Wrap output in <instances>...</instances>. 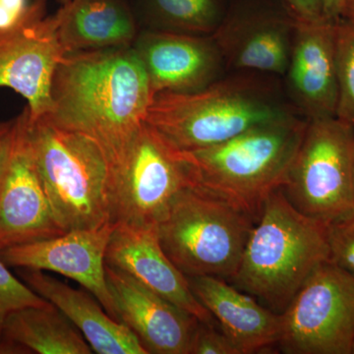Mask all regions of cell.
Segmentation results:
<instances>
[{
  "mask_svg": "<svg viewBox=\"0 0 354 354\" xmlns=\"http://www.w3.org/2000/svg\"><path fill=\"white\" fill-rule=\"evenodd\" d=\"M111 223L157 228L176 195L196 184L181 151L144 123L111 165Z\"/></svg>",
  "mask_w": 354,
  "mask_h": 354,
  "instance_id": "cell-7",
  "label": "cell"
},
{
  "mask_svg": "<svg viewBox=\"0 0 354 354\" xmlns=\"http://www.w3.org/2000/svg\"><path fill=\"white\" fill-rule=\"evenodd\" d=\"M308 120L290 116L259 125L218 145L181 151L195 183L259 218L266 200L283 188Z\"/></svg>",
  "mask_w": 354,
  "mask_h": 354,
  "instance_id": "cell-4",
  "label": "cell"
},
{
  "mask_svg": "<svg viewBox=\"0 0 354 354\" xmlns=\"http://www.w3.org/2000/svg\"><path fill=\"white\" fill-rule=\"evenodd\" d=\"M191 290L241 354L259 353L278 344L281 315L255 297L215 277H189Z\"/></svg>",
  "mask_w": 354,
  "mask_h": 354,
  "instance_id": "cell-18",
  "label": "cell"
},
{
  "mask_svg": "<svg viewBox=\"0 0 354 354\" xmlns=\"http://www.w3.org/2000/svg\"><path fill=\"white\" fill-rule=\"evenodd\" d=\"M354 127L337 118L308 120L283 193L304 215L324 223L354 209Z\"/></svg>",
  "mask_w": 354,
  "mask_h": 354,
  "instance_id": "cell-8",
  "label": "cell"
},
{
  "mask_svg": "<svg viewBox=\"0 0 354 354\" xmlns=\"http://www.w3.org/2000/svg\"><path fill=\"white\" fill-rule=\"evenodd\" d=\"M27 133L39 176L62 230L67 232L111 223V165L99 144L53 124L46 116L31 120L29 111Z\"/></svg>",
  "mask_w": 354,
  "mask_h": 354,
  "instance_id": "cell-5",
  "label": "cell"
},
{
  "mask_svg": "<svg viewBox=\"0 0 354 354\" xmlns=\"http://www.w3.org/2000/svg\"><path fill=\"white\" fill-rule=\"evenodd\" d=\"M32 0H0V31L17 24L29 10Z\"/></svg>",
  "mask_w": 354,
  "mask_h": 354,
  "instance_id": "cell-27",
  "label": "cell"
},
{
  "mask_svg": "<svg viewBox=\"0 0 354 354\" xmlns=\"http://www.w3.org/2000/svg\"><path fill=\"white\" fill-rule=\"evenodd\" d=\"M281 315L279 346L290 354H351L354 277L323 263Z\"/></svg>",
  "mask_w": 354,
  "mask_h": 354,
  "instance_id": "cell-9",
  "label": "cell"
},
{
  "mask_svg": "<svg viewBox=\"0 0 354 354\" xmlns=\"http://www.w3.org/2000/svg\"><path fill=\"white\" fill-rule=\"evenodd\" d=\"M153 95L131 46L66 53L51 86L53 124L86 135L113 165L145 123Z\"/></svg>",
  "mask_w": 354,
  "mask_h": 354,
  "instance_id": "cell-1",
  "label": "cell"
},
{
  "mask_svg": "<svg viewBox=\"0 0 354 354\" xmlns=\"http://www.w3.org/2000/svg\"><path fill=\"white\" fill-rule=\"evenodd\" d=\"M106 278L118 321L136 335L147 353L188 354L196 317L106 264Z\"/></svg>",
  "mask_w": 354,
  "mask_h": 354,
  "instance_id": "cell-16",
  "label": "cell"
},
{
  "mask_svg": "<svg viewBox=\"0 0 354 354\" xmlns=\"http://www.w3.org/2000/svg\"><path fill=\"white\" fill-rule=\"evenodd\" d=\"M351 354H354V342H353V349H351Z\"/></svg>",
  "mask_w": 354,
  "mask_h": 354,
  "instance_id": "cell-34",
  "label": "cell"
},
{
  "mask_svg": "<svg viewBox=\"0 0 354 354\" xmlns=\"http://www.w3.org/2000/svg\"><path fill=\"white\" fill-rule=\"evenodd\" d=\"M0 353L91 354L75 326L51 304L16 310L7 317Z\"/></svg>",
  "mask_w": 354,
  "mask_h": 354,
  "instance_id": "cell-21",
  "label": "cell"
},
{
  "mask_svg": "<svg viewBox=\"0 0 354 354\" xmlns=\"http://www.w3.org/2000/svg\"><path fill=\"white\" fill-rule=\"evenodd\" d=\"M337 106L335 118L354 127V22L335 21Z\"/></svg>",
  "mask_w": 354,
  "mask_h": 354,
  "instance_id": "cell-23",
  "label": "cell"
},
{
  "mask_svg": "<svg viewBox=\"0 0 354 354\" xmlns=\"http://www.w3.org/2000/svg\"><path fill=\"white\" fill-rule=\"evenodd\" d=\"M16 118L0 174V251L64 234L37 169L27 133L28 109Z\"/></svg>",
  "mask_w": 354,
  "mask_h": 354,
  "instance_id": "cell-12",
  "label": "cell"
},
{
  "mask_svg": "<svg viewBox=\"0 0 354 354\" xmlns=\"http://www.w3.org/2000/svg\"><path fill=\"white\" fill-rule=\"evenodd\" d=\"M295 115L279 77L227 72L197 92L156 95L145 122L177 150L193 151Z\"/></svg>",
  "mask_w": 354,
  "mask_h": 354,
  "instance_id": "cell-2",
  "label": "cell"
},
{
  "mask_svg": "<svg viewBox=\"0 0 354 354\" xmlns=\"http://www.w3.org/2000/svg\"><path fill=\"white\" fill-rule=\"evenodd\" d=\"M297 22L281 0H230L212 37L227 72L283 78Z\"/></svg>",
  "mask_w": 354,
  "mask_h": 354,
  "instance_id": "cell-11",
  "label": "cell"
},
{
  "mask_svg": "<svg viewBox=\"0 0 354 354\" xmlns=\"http://www.w3.org/2000/svg\"><path fill=\"white\" fill-rule=\"evenodd\" d=\"M16 118L0 122V174L6 165L11 143H12Z\"/></svg>",
  "mask_w": 354,
  "mask_h": 354,
  "instance_id": "cell-29",
  "label": "cell"
},
{
  "mask_svg": "<svg viewBox=\"0 0 354 354\" xmlns=\"http://www.w3.org/2000/svg\"><path fill=\"white\" fill-rule=\"evenodd\" d=\"M215 326L199 321L191 337L188 354H241L230 337Z\"/></svg>",
  "mask_w": 354,
  "mask_h": 354,
  "instance_id": "cell-26",
  "label": "cell"
},
{
  "mask_svg": "<svg viewBox=\"0 0 354 354\" xmlns=\"http://www.w3.org/2000/svg\"><path fill=\"white\" fill-rule=\"evenodd\" d=\"M342 18L354 22V0H346Z\"/></svg>",
  "mask_w": 354,
  "mask_h": 354,
  "instance_id": "cell-31",
  "label": "cell"
},
{
  "mask_svg": "<svg viewBox=\"0 0 354 354\" xmlns=\"http://www.w3.org/2000/svg\"><path fill=\"white\" fill-rule=\"evenodd\" d=\"M50 302L37 295L24 281L14 277L0 258V339L7 317L28 306H44Z\"/></svg>",
  "mask_w": 354,
  "mask_h": 354,
  "instance_id": "cell-24",
  "label": "cell"
},
{
  "mask_svg": "<svg viewBox=\"0 0 354 354\" xmlns=\"http://www.w3.org/2000/svg\"><path fill=\"white\" fill-rule=\"evenodd\" d=\"M58 10V37L65 55L132 46L141 31L127 0H71Z\"/></svg>",
  "mask_w": 354,
  "mask_h": 354,
  "instance_id": "cell-20",
  "label": "cell"
},
{
  "mask_svg": "<svg viewBox=\"0 0 354 354\" xmlns=\"http://www.w3.org/2000/svg\"><path fill=\"white\" fill-rule=\"evenodd\" d=\"M106 264L127 272L200 322L216 325L214 317L191 290L187 277L165 253L157 228L116 223L106 249Z\"/></svg>",
  "mask_w": 354,
  "mask_h": 354,
  "instance_id": "cell-17",
  "label": "cell"
},
{
  "mask_svg": "<svg viewBox=\"0 0 354 354\" xmlns=\"http://www.w3.org/2000/svg\"><path fill=\"white\" fill-rule=\"evenodd\" d=\"M281 81L286 97L305 120L335 118L339 92L335 21H297Z\"/></svg>",
  "mask_w": 354,
  "mask_h": 354,
  "instance_id": "cell-15",
  "label": "cell"
},
{
  "mask_svg": "<svg viewBox=\"0 0 354 354\" xmlns=\"http://www.w3.org/2000/svg\"><path fill=\"white\" fill-rule=\"evenodd\" d=\"M21 279L73 324L97 354H148L136 335L111 318L91 292L76 290L39 270L21 269Z\"/></svg>",
  "mask_w": 354,
  "mask_h": 354,
  "instance_id": "cell-19",
  "label": "cell"
},
{
  "mask_svg": "<svg viewBox=\"0 0 354 354\" xmlns=\"http://www.w3.org/2000/svg\"><path fill=\"white\" fill-rule=\"evenodd\" d=\"M327 261L326 223L298 211L279 188L266 200L230 283L281 314Z\"/></svg>",
  "mask_w": 354,
  "mask_h": 354,
  "instance_id": "cell-3",
  "label": "cell"
},
{
  "mask_svg": "<svg viewBox=\"0 0 354 354\" xmlns=\"http://www.w3.org/2000/svg\"><path fill=\"white\" fill-rule=\"evenodd\" d=\"M256 221L245 209L196 183L174 198L158 236L167 257L187 278L230 281Z\"/></svg>",
  "mask_w": 354,
  "mask_h": 354,
  "instance_id": "cell-6",
  "label": "cell"
},
{
  "mask_svg": "<svg viewBox=\"0 0 354 354\" xmlns=\"http://www.w3.org/2000/svg\"><path fill=\"white\" fill-rule=\"evenodd\" d=\"M344 2L346 0H322L324 17L330 21L341 19Z\"/></svg>",
  "mask_w": 354,
  "mask_h": 354,
  "instance_id": "cell-30",
  "label": "cell"
},
{
  "mask_svg": "<svg viewBox=\"0 0 354 354\" xmlns=\"http://www.w3.org/2000/svg\"><path fill=\"white\" fill-rule=\"evenodd\" d=\"M59 10L48 15V0H32L17 23L0 31V88L27 101L31 120L50 113L53 76L65 53L58 37Z\"/></svg>",
  "mask_w": 354,
  "mask_h": 354,
  "instance_id": "cell-10",
  "label": "cell"
},
{
  "mask_svg": "<svg viewBox=\"0 0 354 354\" xmlns=\"http://www.w3.org/2000/svg\"><path fill=\"white\" fill-rule=\"evenodd\" d=\"M70 1H71V0H57V2L60 6H64V4L68 3Z\"/></svg>",
  "mask_w": 354,
  "mask_h": 354,
  "instance_id": "cell-32",
  "label": "cell"
},
{
  "mask_svg": "<svg viewBox=\"0 0 354 354\" xmlns=\"http://www.w3.org/2000/svg\"><path fill=\"white\" fill-rule=\"evenodd\" d=\"M230 0H136L141 29L212 36Z\"/></svg>",
  "mask_w": 354,
  "mask_h": 354,
  "instance_id": "cell-22",
  "label": "cell"
},
{
  "mask_svg": "<svg viewBox=\"0 0 354 354\" xmlns=\"http://www.w3.org/2000/svg\"><path fill=\"white\" fill-rule=\"evenodd\" d=\"M116 223L70 230L59 236L0 251L8 267L57 272L92 293L111 318L115 309L106 278V254Z\"/></svg>",
  "mask_w": 354,
  "mask_h": 354,
  "instance_id": "cell-13",
  "label": "cell"
},
{
  "mask_svg": "<svg viewBox=\"0 0 354 354\" xmlns=\"http://www.w3.org/2000/svg\"><path fill=\"white\" fill-rule=\"evenodd\" d=\"M353 196H354V157H353Z\"/></svg>",
  "mask_w": 354,
  "mask_h": 354,
  "instance_id": "cell-33",
  "label": "cell"
},
{
  "mask_svg": "<svg viewBox=\"0 0 354 354\" xmlns=\"http://www.w3.org/2000/svg\"><path fill=\"white\" fill-rule=\"evenodd\" d=\"M297 21L323 19L322 0H281ZM326 19V18H325Z\"/></svg>",
  "mask_w": 354,
  "mask_h": 354,
  "instance_id": "cell-28",
  "label": "cell"
},
{
  "mask_svg": "<svg viewBox=\"0 0 354 354\" xmlns=\"http://www.w3.org/2000/svg\"><path fill=\"white\" fill-rule=\"evenodd\" d=\"M131 48L153 95L197 92L227 72L212 36L141 29Z\"/></svg>",
  "mask_w": 354,
  "mask_h": 354,
  "instance_id": "cell-14",
  "label": "cell"
},
{
  "mask_svg": "<svg viewBox=\"0 0 354 354\" xmlns=\"http://www.w3.org/2000/svg\"><path fill=\"white\" fill-rule=\"evenodd\" d=\"M330 261L354 277V209L326 223Z\"/></svg>",
  "mask_w": 354,
  "mask_h": 354,
  "instance_id": "cell-25",
  "label": "cell"
}]
</instances>
